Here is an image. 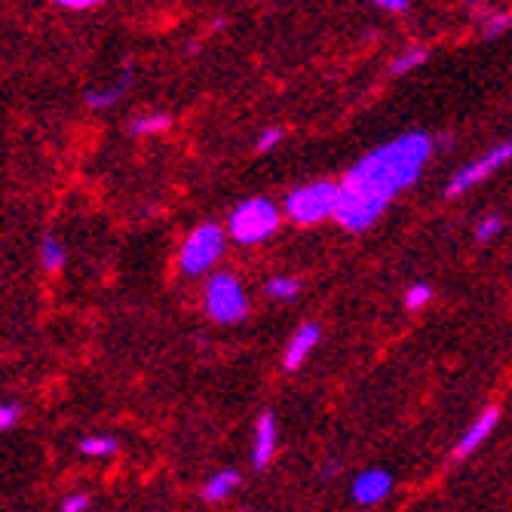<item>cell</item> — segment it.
<instances>
[{
	"label": "cell",
	"instance_id": "9a60e30c",
	"mask_svg": "<svg viewBox=\"0 0 512 512\" xmlns=\"http://www.w3.org/2000/svg\"><path fill=\"white\" fill-rule=\"evenodd\" d=\"M264 292L270 298H276V301H292L301 292V283H298V279H292V276H270Z\"/></svg>",
	"mask_w": 512,
	"mask_h": 512
},
{
	"label": "cell",
	"instance_id": "7c38bea8",
	"mask_svg": "<svg viewBox=\"0 0 512 512\" xmlns=\"http://www.w3.org/2000/svg\"><path fill=\"white\" fill-rule=\"evenodd\" d=\"M237 488H240V473H237V470H218L215 476L206 479V485H203V500L221 503V500H227L230 494H234Z\"/></svg>",
	"mask_w": 512,
	"mask_h": 512
},
{
	"label": "cell",
	"instance_id": "e0dca14e",
	"mask_svg": "<svg viewBox=\"0 0 512 512\" xmlns=\"http://www.w3.org/2000/svg\"><path fill=\"white\" fill-rule=\"evenodd\" d=\"M427 62V50H421V46H411V50H405L396 62H393V74H408L414 68H421Z\"/></svg>",
	"mask_w": 512,
	"mask_h": 512
},
{
	"label": "cell",
	"instance_id": "d4e9b609",
	"mask_svg": "<svg viewBox=\"0 0 512 512\" xmlns=\"http://www.w3.org/2000/svg\"><path fill=\"white\" fill-rule=\"evenodd\" d=\"M378 7H381L384 13H405L411 4H408V0H378Z\"/></svg>",
	"mask_w": 512,
	"mask_h": 512
},
{
	"label": "cell",
	"instance_id": "52a82bcc",
	"mask_svg": "<svg viewBox=\"0 0 512 512\" xmlns=\"http://www.w3.org/2000/svg\"><path fill=\"white\" fill-rule=\"evenodd\" d=\"M353 500L362 506H375L381 503L390 491H393V476L384 470H365L353 479Z\"/></svg>",
	"mask_w": 512,
	"mask_h": 512
},
{
	"label": "cell",
	"instance_id": "ffe728a7",
	"mask_svg": "<svg viewBox=\"0 0 512 512\" xmlns=\"http://www.w3.org/2000/svg\"><path fill=\"white\" fill-rule=\"evenodd\" d=\"M509 25H512V13H491V16L482 22V34H485V37H497V34H503Z\"/></svg>",
	"mask_w": 512,
	"mask_h": 512
},
{
	"label": "cell",
	"instance_id": "8992f818",
	"mask_svg": "<svg viewBox=\"0 0 512 512\" xmlns=\"http://www.w3.org/2000/svg\"><path fill=\"white\" fill-rule=\"evenodd\" d=\"M512 160V138H506V142L494 145L491 151H485L479 160H473L470 166H463L451 181H448V197H460L467 194L470 188H476V184H482L488 175H494L500 166H506Z\"/></svg>",
	"mask_w": 512,
	"mask_h": 512
},
{
	"label": "cell",
	"instance_id": "44dd1931",
	"mask_svg": "<svg viewBox=\"0 0 512 512\" xmlns=\"http://www.w3.org/2000/svg\"><path fill=\"white\" fill-rule=\"evenodd\" d=\"M279 142H283V129H279V126H270V129H264V132L258 135L255 148H258V154H267V151H273Z\"/></svg>",
	"mask_w": 512,
	"mask_h": 512
},
{
	"label": "cell",
	"instance_id": "7a4b0ae2",
	"mask_svg": "<svg viewBox=\"0 0 512 512\" xmlns=\"http://www.w3.org/2000/svg\"><path fill=\"white\" fill-rule=\"evenodd\" d=\"M276 227H279V209L273 200H264V197H252V200L240 203L234 212H230V221H227L230 237L243 246L273 237Z\"/></svg>",
	"mask_w": 512,
	"mask_h": 512
},
{
	"label": "cell",
	"instance_id": "ac0fdd59",
	"mask_svg": "<svg viewBox=\"0 0 512 512\" xmlns=\"http://www.w3.org/2000/svg\"><path fill=\"white\" fill-rule=\"evenodd\" d=\"M503 230V221H500V215H485L479 224H476V240L479 243H491L497 234Z\"/></svg>",
	"mask_w": 512,
	"mask_h": 512
},
{
	"label": "cell",
	"instance_id": "7402d4cb",
	"mask_svg": "<svg viewBox=\"0 0 512 512\" xmlns=\"http://www.w3.org/2000/svg\"><path fill=\"white\" fill-rule=\"evenodd\" d=\"M22 417V408L16 402H0V430H13Z\"/></svg>",
	"mask_w": 512,
	"mask_h": 512
},
{
	"label": "cell",
	"instance_id": "cb8c5ba5",
	"mask_svg": "<svg viewBox=\"0 0 512 512\" xmlns=\"http://www.w3.org/2000/svg\"><path fill=\"white\" fill-rule=\"evenodd\" d=\"M99 4L96 0H59V10H68V13H83V10H96Z\"/></svg>",
	"mask_w": 512,
	"mask_h": 512
},
{
	"label": "cell",
	"instance_id": "9c48e42d",
	"mask_svg": "<svg viewBox=\"0 0 512 512\" xmlns=\"http://www.w3.org/2000/svg\"><path fill=\"white\" fill-rule=\"evenodd\" d=\"M276 451V417L270 411H264L255 424V439H252V463L255 470H264L267 463L273 460Z\"/></svg>",
	"mask_w": 512,
	"mask_h": 512
},
{
	"label": "cell",
	"instance_id": "d6986e66",
	"mask_svg": "<svg viewBox=\"0 0 512 512\" xmlns=\"http://www.w3.org/2000/svg\"><path fill=\"white\" fill-rule=\"evenodd\" d=\"M430 298H433V289L424 286V283H417V286H411V289L405 292V307H408V310H421V307L430 304Z\"/></svg>",
	"mask_w": 512,
	"mask_h": 512
},
{
	"label": "cell",
	"instance_id": "6da1fadb",
	"mask_svg": "<svg viewBox=\"0 0 512 512\" xmlns=\"http://www.w3.org/2000/svg\"><path fill=\"white\" fill-rule=\"evenodd\" d=\"M433 157V138L427 132H405L393 142L368 151L338 184L335 221L347 230L375 224L393 197L421 178Z\"/></svg>",
	"mask_w": 512,
	"mask_h": 512
},
{
	"label": "cell",
	"instance_id": "3957f363",
	"mask_svg": "<svg viewBox=\"0 0 512 512\" xmlns=\"http://www.w3.org/2000/svg\"><path fill=\"white\" fill-rule=\"evenodd\" d=\"M283 209L295 224H319L325 218H335V212H338V184H332V181L304 184V188H298V191H292L286 197Z\"/></svg>",
	"mask_w": 512,
	"mask_h": 512
},
{
	"label": "cell",
	"instance_id": "5bb4252c",
	"mask_svg": "<svg viewBox=\"0 0 512 512\" xmlns=\"http://www.w3.org/2000/svg\"><path fill=\"white\" fill-rule=\"evenodd\" d=\"M117 448H120V442H117V436H111V433H99V436H83L80 439V454H86V457H114L117 454Z\"/></svg>",
	"mask_w": 512,
	"mask_h": 512
},
{
	"label": "cell",
	"instance_id": "2e32d148",
	"mask_svg": "<svg viewBox=\"0 0 512 512\" xmlns=\"http://www.w3.org/2000/svg\"><path fill=\"white\" fill-rule=\"evenodd\" d=\"M65 246L56 240V237H43L40 240V264L46 267V270H62V264H65Z\"/></svg>",
	"mask_w": 512,
	"mask_h": 512
},
{
	"label": "cell",
	"instance_id": "277c9868",
	"mask_svg": "<svg viewBox=\"0 0 512 512\" xmlns=\"http://www.w3.org/2000/svg\"><path fill=\"white\" fill-rule=\"evenodd\" d=\"M206 313L221 325H234L246 319L249 298L234 273H215L206 283Z\"/></svg>",
	"mask_w": 512,
	"mask_h": 512
},
{
	"label": "cell",
	"instance_id": "8fae6325",
	"mask_svg": "<svg viewBox=\"0 0 512 512\" xmlns=\"http://www.w3.org/2000/svg\"><path fill=\"white\" fill-rule=\"evenodd\" d=\"M129 83H132V71L126 68L114 86H105V89H92L89 96H86V105H89L92 111H108V108H114V105L123 99V92L129 89Z\"/></svg>",
	"mask_w": 512,
	"mask_h": 512
},
{
	"label": "cell",
	"instance_id": "603a6c76",
	"mask_svg": "<svg viewBox=\"0 0 512 512\" xmlns=\"http://www.w3.org/2000/svg\"><path fill=\"white\" fill-rule=\"evenodd\" d=\"M86 509H89V497L86 494H71L59 506V512H86Z\"/></svg>",
	"mask_w": 512,
	"mask_h": 512
},
{
	"label": "cell",
	"instance_id": "30bf717a",
	"mask_svg": "<svg viewBox=\"0 0 512 512\" xmlns=\"http://www.w3.org/2000/svg\"><path fill=\"white\" fill-rule=\"evenodd\" d=\"M319 325H313V322H307V325H301V329L292 335V341H289V347H286V356H283V362H286V368L289 371H295L298 365H304V359L313 353V347L319 344Z\"/></svg>",
	"mask_w": 512,
	"mask_h": 512
},
{
	"label": "cell",
	"instance_id": "4fadbf2b",
	"mask_svg": "<svg viewBox=\"0 0 512 512\" xmlns=\"http://www.w3.org/2000/svg\"><path fill=\"white\" fill-rule=\"evenodd\" d=\"M172 126V117L169 114H138V117H132L129 120V126H126V132L132 135V138H145V135H160V132H166Z\"/></svg>",
	"mask_w": 512,
	"mask_h": 512
},
{
	"label": "cell",
	"instance_id": "ba28073f",
	"mask_svg": "<svg viewBox=\"0 0 512 512\" xmlns=\"http://www.w3.org/2000/svg\"><path fill=\"white\" fill-rule=\"evenodd\" d=\"M497 421H500V408H494V405H488L476 421L467 427V433L460 436V442H457V448H454V457L457 460H463L467 454H473L494 430H497Z\"/></svg>",
	"mask_w": 512,
	"mask_h": 512
},
{
	"label": "cell",
	"instance_id": "5b68a950",
	"mask_svg": "<svg viewBox=\"0 0 512 512\" xmlns=\"http://www.w3.org/2000/svg\"><path fill=\"white\" fill-rule=\"evenodd\" d=\"M224 255V234L218 224H200L194 227L188 240L181 246L178 264L188 276H200L206 270H212V264Z\"/></svg>",
	"mask_w": 512,
	"mask_h": 512
}]
</instances>
